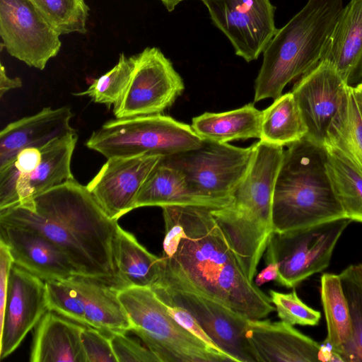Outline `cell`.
I'll list each match as a JSON object with an SVG mask.
<instances>
[{
    "label": "cell",
    "mask_w": 362,
    "mask_h": 362,
    "mask_svg": "<svg viewBox=\"0 0 362 362\" xmlns=\"http://www.w3.org/2000/svg\"><path fill=\"white\" fill-rule=\"evenodd\" d=\"M162 209L165 236L154 284L211 298L249 320L264 319L274 310L270 297L247 279L211 209Z\"/></svg>",
    "instance_id": "1"
},
{
    "label": "cell",
    "mask_w": 362,
    "mask_h": 362,
    "mask_svg": "<svg viewBox=\"0 0 362 362\" xmlns=\"http://www.w3.org/2000/svg\"><path fill=\"white\" fill-rule=\"evenodd\" d=\"M0 223L35 229L57 245L77 276L123 288L114 244L119 224L75 178L0 210Z\"/></svg>",
    "instance_id": "2"
},
{
    "label": "cell",
    "mask_w": 362,
    "mask_h": 362,
    "mask_svg": "<svg viewBox=\"0 0 362 362\" xmlns=\"http://www.w3.org/2000/svg\"><path fill=\"white\" fill-rule=\"evenodd\" d=\"M284 152L283 146L255 143L250 165L233 191L230 203L211 210L252 282L274 231L273 197Z\"/></svg>",
    "instance_id": "3"
},
{
    "label": "cell",
    "mask_w": 362,
    "mask_h": 362,
    "mask_svg": "<svg viewBox=\"0 0 362 362\" xmlns=\"http://www.w3.org/2000/svg\"><path fill=\"white\" fill-rule=\"evenodd\" d=\"M327 149L305 137L284 151L272 204L274 232L346 218L326 168Z\"/></svg>",
    "instance_id": "4"
},
{
    "label": "cell",
    "mask_w": 362,
    "mask_h": 362,
    "mask_svg": "<svg viewBox=\"0 0 362 362\" xmlns=\"http://www.w3.org/2000/svg\"><path fill=\"white\" fill-rule=\"evenodd\" d=\"M342 0H308L277 32L263 52L254 101L276 99L284 87L320 61L343 9Z\"/></svg>",
    "instance_id": "5"
},
{
    "label": "cell",
    "mask_w": 362,
    "mask_h": 362,
    "mask_svg": "<svg viewBox=\"0 0 362 362\" xmlns=\"http://www.w3.org/2000/svg\"><path fill=\"white\" fill-rule=\"evenodd\" d=\"M118 296L128 314L131 331L160 362H235L228 354L211 348L179 325L151 287L122 288Z\"/></svg>",
    "instance_id": "6"
},
{
    "label": "cell",
    "mask_w": 362,
    "mask_h": 362,
    "mask_svg": "<svg viewBox=\"0 0 362 362\" xmlns=\"http://www.w3.org/2000/svg\"><path fill=\"white\" fill-rule=\"evenodd\" d=\"M203 141L191 126L158 114L108 120L92 133L86 145L107 159L165 157L197 148Z\"/></svg>",
    "instance_id": "7"
},
{
    "label": "cell",
    "mask_w": 362,
    "mask_h": 362,
    "mask_svg": "<svg viewBox=\"0 0 362 362\" xmlns=\"http://www.w3.org/2000/svg\"><path fill=\"white\" fill-rule=\"evenodd\" d=\"M352 221L343 218L296 230L272 233L265 250V263L278 267L276 281L295 288L329 264L341 234Z\"/></svg>",
    "instance_id": "8"
},
{
    "label": "cell",
    "mask_w": 362,
    "mask_h": 362,
    "mask_svg": "<svg viewBox=\"0 0 362 362\" xmlns=\"http://www.w3.org/2000/svg\"><path fill=\"white\" fill-rule=\"evenodd\" d=\"M252 154L253 144L242 148L204 141L197 148L165 156L161 160L180 170L197 193L232 200V194L245 175Z\"/></svg>",
    "instance_id": "9"
},
{
    "label": "cell",
    "mask_w": 362,
    "mask_h": 362,
    "mask_svg": "<svg viewBox=\"0 0 362 362\" xmlns=\"http://www.w3.org/2000/svg\"><path fill=\"white\" fill-rule=\"evenodd\" d=\"M185 89L180 75L157 47L136 55L135 68L120 100L114 105L115 118L161 114Z\"/></svg>",
    "instance_id": "10"
},
{
    "label": "cell",
    "mask_w": 362,
    "mask_h": 362,
    "mask_svg": "<svg viewBox=\"0 0 362 362\" xmlns=\"http://www.w3.org/2000/svg\"><path fill=\"white\" fill-rule=\"evenodd\" d=\"M164 303L183 307L214 344L235 362H258L247 337L250 320L211 298L157 284L151 287Z\"/></svg>",
    "instance_id": "11"
},
{
    "label": "cell",
    "mask_w": 362,
    "mask_h": 362,
    "mask_svg": "<svg viewBox=\"0 0 362 362\" xmlns=\"http://www.w3.org/2000/svg\"><path fill=\"white\" fill-rule=\"evenodd\" d=\"M0 36L11 56L40 70L62 45L60 35L29 0H0Z\"/></svg>",
    "instance_id": "12"
},
{
    "label": "cell",
    "mask_w": 362,
    "mask_h": 362,
    "mask_svg": "<svg viewBox=\"0 0 362 362\" xmlns=\"http://www.w3.org/2000/svg\"><path fill=\"white\" fill-rule=\"evenodd\" d=\"M214 25L247 62L258 59L278 29L270 0H201Z\"/></svg>",
    "instance_id": "13"
},
{
    "label": "cell",
    "mask_w": 362,
    "mask_h": 362,
    "mask_svg": "<svg viewBox=\"0 0 362 362\" xmlns=\"http://www.w3.org/2000/svg\"><path fill=\"white\" fill-rule=\"evenodd\" d=\"M49 310L46 281L13 264L0 325V358L12 354Z\"/></svg>",
    "instance_id": "14"
},
{
    "label": "cell",
    "mask_w": 362,
    "mask_h": 362,
    "mask_svg": "<svg viewBox=\"0 0 362 362\" xmlns=\"http://www.w3.org/2000/svg\"><path fill=\"white\" fill-rule=\"evenodd\" d=\"M350 86L327 62H320L292 89L308 129L305 138L323 145L329 124L339 112Z\"/></svg>",
    "instance_id": "15"
},
{
    "label": "cell",
    "mask_w": 362,
    "mask_h": 362,
    "mask_svg": "<svg viewBox=\"0 0 362 362\" xmlns=\"http://www.w3.org/2000/svg\"><path fill=\"white\" fill-rule=\"evenodd\" d=\"M162 157L144 155L107 158L86 187L105 213L118 220L135 209L141 186Z\"/></svg>",
    "instance_id": "16"
},
{
    "label": "cell",
    "mask_w": 362,
    "mask_h": 362,
    "mask_svg": "<svg viewBox=\"0 0 362 362\" xmlns=\"http://www.w3.org/2000/svg\"><path fill=\"white\" fill-rule=\"evenodd\" d=\"M77 140L75 132L41 148L42 159L38 165L9 184L0 186V210L30 201L74 179L71 162Z\"/></svg>",
    "instance_id": "17"
},
{
    "label": "cell",
    "mask_w": 362,
    "mask_h": 362,
    "mask_svg": "<svg viewBox=\"0 0 362 362\" xmlns=\"http://www.w3.org/2000/svg\"><path fill=\"white\" fill-rule=\"evenodd\" d=\"M1 238L13 264L45 281H64L77 276L68 257L40 232L25 226L0 223Z\"/></svg>",
    "instance_id": "18"
},
{
    "label": "cell",
    "mask_w": 362,
    "mask_h": 362,
    "mask_svg": "<svg viewBox=\"0 0 362 362\" xmlns=\"http://www.w3.org/2000/svg\"><path fill=\"white\" fill-rule=\"evenodd\" d=\"M72 117L73 113L68 106L46 107L36 114L7 124L0 132V168L24 148H41L75 132L70 124Z\"/></svg>",
    "instance_id": "19"
},
{
    "label": "cell",
    "mask_w": 362,
    "mask_h": 362,
    "mask_svg": "<svg viewBox=\"0 0 362 362\" xmlns=\"http://www.w3.org/2000/svg\"><path fill=\"white\" fill-rule=\"evenodd\" d=\"M247 337L258 362L321 361L322 345L282 321L250 320Z\"/></svg>",
    "instance_id": "20"
},
{
    "label": "cell",
    "mask_w": 362,
    "mask_h": 362,
    "mask_svg": "<svg viewBox=\"0 0 362 362\" xmlns=\"http://www.w3.org/2000/svg\"><path fill=\"white\" fill-rule=\"evenodd\" d=\"M320 61L330 64L350 86L362 78V0L341 11Z\"/></svg>",
    "instance_id": "21"
},
{
    "label": "cell",
    "mask_w": 362,
    "mask_h": 362,
    "mask_svg": "<svg viewBox=\"0 0 362 362\" xmlns=\"http://www.w3.org/2000/svg\"><path fill=\"white\" fill-rule=\"evenodd\" d=\"M230 202L197 193L189 187L180 170L163 163L160 159L141 186L134 208L195 206L216 209L226 206Z\"/></svg>",
    "instance_id": "22"
},
{
    "label": "cell",
    "mask_w": 362,
    "mask_h": 362,
    "mask_svg": "<svg viewBox=\"0 0 362 362\" xmlns=\"http://www.w3.org/2000/svg\"><path fill=\"white\" fill-rule=\"evenodd\" d=\"M73 322V321H72ZM48 310L35 329L30 362H86L83 325Z\"/></svg>",
    "instance_id": "23"
},
{
    "label": "cell",
    "mask_w": 362,
    "mask_h": 362,
    "mask_svg": "<svg viewBox=\"0 0 362 362\" xmlns=\"http://www.w3.org/2000/svg\"><path fill=\"white\" fill-rule=\"evenodd\" d=\"M66 281L75 288L83 303L88 327L105 333L131 331L132 324L117 288L81 276Z\"/></svg>",
    "instance_id": "24"
},
{
    "label": "cell",
    "mask_w": 362,
    "mask_h": 362,
    "mask_svg": "<svg viewBox=\"0 0 362 362\" xmlns=\"http://www.w3.org/2000/svg\"><path fill=\"white\" fill-rule=\"evenodd\" d=\"M320 297L327 325L323 344L340 361L353 362V329L348 303L339 274L325 273L320 279Z\"/></svg>",
    "instance_id": "25"
},
{
    "label": "cell",
    "mask_w": 362,
    "mask_h": 362,
    "mask_svg": "<svg viewBox=\"0 0 362 362\" xmlns=\"http://www.w3.org/2000/svg\"><path fill=\"white\" fill-rule=\"evenodd\" d=\"M262 111L253 104L220 112H205L192 119V128L204 141L216 143L260 139Z\"/></svg>",
    "instance_id": "26"
},
{
    "label": "cell",
    "mask_w": 362,
    "mask_h": 362,
    "mask_svg": "<svg viewBox=\"0 0 362 362\" xmlns=\"http://www.w3.org/2000/svg\"><path fill=\"white\" fill-rule=\"evenodd\" d=\"M114 252L123 288L151 287L158 280L161 258L148 252L120 226L115 239Z\"/></svg>",
    "instance_id": "27"
},
{
    "label": "cell",
    "mask_w": 362,
    "mask_h": 362,
    "mask_svg": "<svg viewBox=\"0 0 362 362\" xmlns=\"http://www.w3.org/2000/svg\"><path fill=\"white\" fill-rule=\"evenodd\" d=\"M308 133L301 112L291 92L281 95L262 111L259 141L288 146Z\"/></svg>",
    "instance_id": "28"
},
{
    "label": "cell",
    "mask_w": 362,
    "mask_h": 362,
    "mask_svg": "<svg viewBox=\"0 0 362 362\" xmlns=\"http://www.w3.org/2000/svg\"><path fill=\"white\" fill-rule=\"evenodd\" d=\"M323 145L338 151L362 174V118L352 86L328 127Z\"/></svg>",
    "instance_id": "29"
},
{
    "label": "cell",
    "mask_w": 362,
    "mask_h": 362,
    "mask_svg": "<svg viewBox=\"0 0 362 362\" xmlns=\"http://www.w3.org/2000/svg\"><path fill=\"white\" fill-rule=\"evenodd\" d=\"M325 146L327 174L346 217L362 223V174L338 151Z\"/></svg>",
    "instance_id": "30"
},
{
    "label": "cell",
    "mask_w": 362,
    "mask_h": 362,
    "mask_svg": "<svg viewBox=\"0 0 362 362\" xmlns=\"http://www.w3.org/2000/svg\"><path fill=\"white\" fill-rule=\"evenodd\" d=\"M61 35L85 34L89 8L85 0H29Z\"/></svg>",
    "instance_id": "31"
},
{
    "label": "cell",
    "mask_w": 362,
    "mask_h": 362,
    "mask_svg": "<svg viewBox=\"0 0 362 362\" xmlns=\"http://www.w3.org/2000/svg\"><path fill=\"white\" fill-rule=\"evenodd\" d=\"M136 55L127 57L121 53L118 62L110 71L95 79L84 91L74 95L90 97L97 103L115 105L122 97L132 76Z\"/></svg>",
    "instance_id": "32"
},
{
    "label": "cell",
    "mask_w": 362,
    "mask_h": 362,
    "mask_svg": "<svg viewBox=\"0 0 362 362\" xmlns=\"http://www.w3.org/2000/svg\"><path fill=\"white\" fill-rule=\"evenodd\" d=\"M353 329V362H362V263L351 264L339 274Z\"/></svg>",
    "instance_id": "33"
},
{
    "label": "cell",
    "mask_w": 362,
    "mask_h": 362,
    "mask_svg": "<svg viewBox=\"0 0 362 362\" xmlns=\"http://www.w3.org/2000/svg\"><path fill=\"white\" fill-rule=\"evenodd\" d=\"M49 310L88 326L83 303L75 288L66 281H46Z\"/></svg>",
    "instance_id": "34"
},
{
    "label": "cell",
    "mask_w": 362,
    "mask_h": 362,
    "mask_svg": "<svg viewBox=\"0 0 362 362\" xmlns=\"http://www.w3.org/2000/svg\"><path fill=\"white\" fill-rule=\"evenodd\" d=\"M269 297L281 321L293 326L318 325L321 318L320 312L304 303L295 289L290 293L270 290Z\"/></svg>",
    "instance_id": "35"
},
{
    "label": "cell",
    "mask_w": 362,
    "mask_h": 362,
    "mask_svg": "<svg viewBox=\"0 0 362 362\" xmlns=\"http://www.w3.org/2000/svg\"><path fill=\"white\" fill-rule=\"evenodd\" d=\"M98 329L83 326L81 337L86 362H117L110 337Z\"/></svg>",
    "instance_id": "36"
},
{
    "label": "cell",
    "mask_w": 362,
    "mask_h": 362,
    "mask_svg": "<svg viewBox=\"0 0 362 362\" xmlns=\"http://www.w3.org/2000/svg\"><path fill=\"white\" fill-rule=\"evenodd\" d=\"M109 337L117 362H160L151 351L127 337L125 332L110 333Z\"/></svg>",
    "instance_id": "37"
},
{
    "label": "cell",
    "mask_w": 362,
    "mask_h": 362,
    "mask_svg": "<svg viewBox=\"0 0 362 362\" xmlns=\"http://www.w3.org/2000/svg\"><path fill=\"white\" fill-rule=\"evenodd\" d=\"M164 303L165 305L168 313L179 325H180L187 332L200 339L211 348L223 351L214 344L212 339L202 327L198 321L188 310L177 305L167 303Z\"/></svg>",
    "instance_id": "38"
},
{
    "label": "cell",
    "mask_w": 362,
    "mask_h": 362,
    "mask_svg": "<svg viewBox=\"0 0 362 362\" xmlns=\"http://www.w3.org/2000/svg\"><path fill=\"white\" fill-rule=\"evenodd\" d=\"M22 81L19 77L10 78L6 71V69L0 64V98L9 90L18 88L22 86Z\"/></svg>",
    "instance_id": "39"
},
{
    "label": "cell",
    "mask_w": 362,
    "mask_h": 362,
    "mask_svg": "<svg viewBox=\"0 0 362 362\" xmlns=\"http://www.w3.org/2000/svg\"><path fill=\"white\" fill-rule=\"evenodd\" d=\"M278 277V267L274 263L267 264L265 268L259 272L255 277V284L260 286L272 281H276Z\"/></svg>",
    "instance_id": "40"
},
{
    "label": "cell",
    "mask_w": 362,
    "mask_h": 362,
    "mask_svg": "<svg viewBox=\"0 0 362 362\" xmlns=\"http://www.w3.org/2000/svg\"><path fill=\"white\" fill-rule=\"evenodd\" d=\"M352 90L362 118V83L355 87L352 86Z\"/></svg>",
    "instance_id": "41"
},
{
    "label": "cell",
    "mask_w": 362,
    "mask_h": 362,
    "mask_svg": "<svg viewBox=\"0 0 362 362\" xmlns=\"http://www.w3.org/2000/svg\"><path fill=\"white\" fill-rule=\"evenodd\" d=\"M162 2L166 9L171 12L174 11L176 6H177L181 1L185 0H159Z\"/></svg>",
    "instance_id": "42"
}]
</instances>
